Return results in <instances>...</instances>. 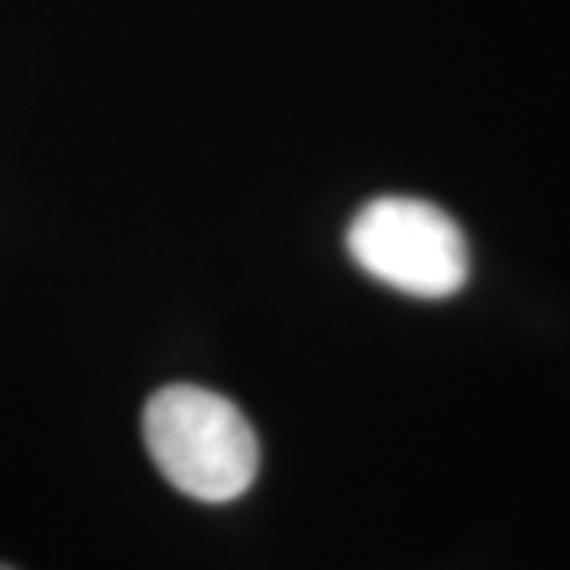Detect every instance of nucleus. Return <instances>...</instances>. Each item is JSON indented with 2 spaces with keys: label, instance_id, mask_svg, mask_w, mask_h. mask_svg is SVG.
<instances>
[{
  "label": "nucleus",
  "instance_id": "7ed1b4c3",
  "mask_svg": "<svg viewBox=\"0 0 570 570\" xmlns=\"http://www.w3.org/2000/svg\"><path fill=\"white\" fill-rule=\"evenodd\" d=\"M0 570H17V568H10V564H0Z\"/></svg>",
  "mask_w": 570,
  "mask_h": 570
},
{
  "label": "nucleus",
  "instance_id": "f03ea898",
  "mask_svg": "<svg viewBox=\"0 0 570 570\" xmlns=\"http://www.w3.org/2000/svg\"><path fill=\"white\" fill-rule=\"evenodd\" d=\"M346 250L371 279L412 298H450L469 279L463 228L419 197H377L346 228Z\"/></svg>",
  "mask_w": 570,
  "mask_h": 570
},
{
  "label": "nucleus",
  "instance_id": "f257e3e1",
  "mask_svg": "<svg viewBox=\"0 0 570 570\" xmlns=\"http://www.w3.org/2000/svg\"><path fill=\"white\" fill-rule=\"evenodd\" d=\"M142 441L171 489L204 504L242 498L261 472V441L228 396L168 384L142 409Z\"/></svg>",
  "mask_w": 570,
  "mask_h": 570
}]
</instances>
